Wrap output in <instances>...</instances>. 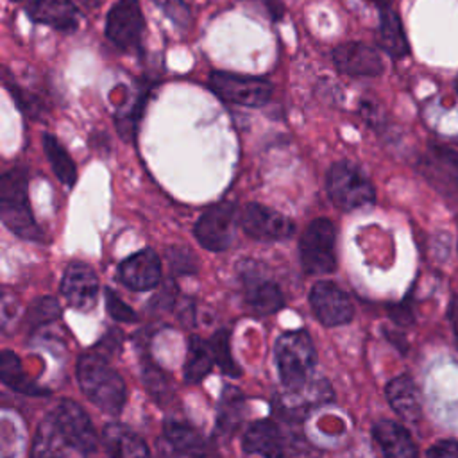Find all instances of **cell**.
<instances>
[{
    "instance_id": "15",
    "label": "cell",
    "mask_w": 458,
    "mask_h": 458,
    "mask_svg": "<svg viewBox=\"0 0 458 458\" xmlns=\"http://www.w3.org/2000/svg\"><path fill=\"white\" fill-rule=\"evenodd\" d=\"M25 13L34 23L59 32H72L81 21V13L72 0H29Z\"/></svg>"
},
{
    "instance_id": "4",
    "label": "cell",
    "mask_w": 458,
    "mask_h": 458,
    "mask_svg": "<svg viewBox=\"0 0 458 458\" xmlns=\"http://www.w3.org/2000/svg\"><path fill=\"white\" fill-rule=\"evenodd\" d=\"M327 193L333 204L344 211H354L376 200V191L369 177L349 161H336L329 168Z\"/></svg>"
},
{
    "instance_id": "9",
    "label": "cell",
    "mask_w": 458,
    "mask_h": 458,
    "mask_svg": "<svg viewBox=\"0 0 458 458\" xmlns=\"http://www.w3.org/2000/svg\"><path fill=\"white\" fill-rule=\"evenodd\" d=\"M236 208L229 200L209 206L195 224L197 242L213 252L225 250L233 242Z\"/></svg>"
},
{
    "instance_id": "24",
    "label": "cell",
    "mask_w": 458,
    "mask_h": 458,
    "mask_svg": "<svg viewBox=\"0 0 458 458\" xmlns=\"http://www.w3.org/2000/svg\"><path fill=\"white\" fill-rule=\"evenodd\" d=\"M215 363L211 344L200 336H190L188 340V356L184 363V381L188 385L200 383L211 370Z\"/></svg>"
},
{
    "instance_id": "1",
    "label": "cell",
    "mask_w": 458,
    "mask_h": 458,
    "mask_svg": "<svg viewBox=\"0 0 458 458\" xmlns=\"http://www.w3.org/2000/svg\"><path fill=\"white\" fill-rule=\"evenodd\" d=\"M77 379L84 395L97 408L109 415L122 411L127 399L125 383L100 352H88L79 358Z\"/></svg>"
},
{
    "instance_id": "26",
    "label": "cell",
    "mask_w": 458,
    "mask_h": 458,
    "mask_svg": "<svg viewBox=\"0 0 458 458\" xmlns=\"http://www.w3.org/2000/svg\"><path fill=\"white\" fill-rule=\"evenodd\" d=\"M41 143H43L45 156H47L55 177L64 186H73L75 181H77V168H75L73 159L70 157V154L63 147V143L55 136H52L50 132H45L41 136Z\"/></svg>"
},
{
    "instance_id": "16",
    "label": "cell",
    "mask_w": 458,
    "mask_h": 458,
    "mask_svg": "<svg viewBox=\"0 0 458 458\" xmlns=\"http://www.w3.org/2000/svg\"><path fill=\"white\" fill-rule=\"evenodd\" d=\"M422 175L438 190H458V156L444 147H433L420 159Z\"/></svg>"
},
{
    "instance_id": "20",
    "label": "cell",
    "mask_w": 458,
    "mask_h": 458,
    "mask_svg": "<svg viewBox=\"0 0 458 458\" xmlns=\"http://www.w3.org/2000/svg\"><path fill=\"white\" fill-rule=\"evenodd\" d=\"M374 4L379 7V29H377V39L379 47L394 59H403L408 55L410 47L408 39L401 23V18L392 9L390 0H374Z\"/></svg>"
},
{
    "instance_id": "18",
    "label": "cell",
    "mask_w": 458,
    "mask_h": 458,
    "mask_svg": "<svg viewBox=\"0 0 458 458\" xmlns=\"http://www.w3.org/2000/svg\"><path fill=\"white\" fill-rule=\"evenodd\" d=\"M247 453L259 454L263 458H283L284 456V438L279 426L274 420L263 419L252 422L242 440Z\"/></svg>"
},
{
    "instance_id": "34",
    "label": "cell",
    "mask_w": 458,
    "mask_h": 458,
    "mask_svg": "<svg viewBox=\"0 0 458 458\" xmlns=\"http://www.w3.org/2000/svg\"><path fill=\"white\" fill-rule=\"evenodd\" d=\"M104 299H106V308H107V313L118 320V322H136L138 320V315L136 311L127 306L111 288H106L104 290Z\"/></svg>"
},
{
    "instance_id": "31",
    "label": "cell",
    "mask_w": 458,
    "mask_h": 458,
    "mask_svg": "<svg viewBox=\"0 0 458 458\" xmlns=\"http://www.w3.org/2000/svg\"><path fill=\"white\" fill-rule=\"evenodd\" d=\"M141 372H143L145 388L150 392V395L157 403L168 401L172 395V385L165 376V372L159 367H156L150 360H145V363H141Z\"/></svg>"
},
{
    "instance_id": "25",
    "label": "cell",
    "mask_w": 458,
    "mask_h": 458,
    "mask_svg": "<svg viewBox=\"0 0 458 458\" xmlns=\"http://www.w3.org/2000/svg\"><path fill=\"white\" fill-rule=\"evenodd\" d=\"M0 377H2L4 385H7L9 388H13L16 392L25 394V395H48L47 388H43L38 383L25 377L20 358L9 349L2 351V354H0Z\"/></svg>"
},
{
    "instance_id": "17",
    "label": "cell",
    "mask_w": 458,
    "mask_h": 458,
    "mask_svg": "<svg viewBox=\"0 0 458 458\" xmlns=\"http://www.w3.org/2000/svg\"><path fill=\"white\" fill-rule=\"evenodd\" d=\"M243 299L247 306L258 315H272L284 306V297L281 288L258 274H243Z\"/></svg>"
},
{
    "instance_id": "22",
    "label": "cell",
    "mask_w": 458,
    "mask_h": 458,
    "mask_svg": "<svg viewBox=\"0 0 458 458\" xmlns=\"http://www.w3.org/2000/svg\"><path fill=\"white\" fill-rule=\"evenodd\" d=\"M100 440L109 458H150L145 442L120 422H107Z\"/></svg>"
},
{
    "instance_id": "8",
    "label": "cell",
    "mask_w": 458,
    "mask_h": 458,
    "mask_svg": "<svg viewBox=\"0 0 458 458\" xmlns=\"http://www.w3.org/2000/svg\"><path fill=\"white\" fill-rule=\"evenodd\" d=\"M54 424L59 437L73 449L82 454H89L97 449V433L88 413L70 399L59 401L54 415Z\"/></svg>"
},
{
    "instance_id": "3",
    "label": "cell",
    "mask_w": 458,
    "mask_h": 458,
    "mask_svg": "<svg viewBox=\"0 0 458 458\" xmlns=\"http://www.w3.org/2000/svg\"><path fill=\"white\" fill-rule=\"evenodd\" d=\"M27 172L20 166L7 170L0 179V216L4 225L16 236L30 242H41L27 193Z\"/></svg>"
},
{
    "instance_id": "13",
    "label": "cell",
    "mask_w": 458,
    "mask_h": 458,
    "mask_svg": "<svg viewBox=\"0 0 458 458\" xmlns=\"http://www.w3.org/2000/svg\"><path fill=\"white\" fill-rule=\"evenodd\" d=\"M61 293L66 302L77 311H91L98 299V279L93 268L86 263L73 261L66 267Z\"/></svg>"
},
{
    "instance_id": "11",
    "label": "cell",
    "mask_w": 458,
    "mask_h": 458,
    "mask_svg": "<svg viewBox=\"0 0 458 458\" xmlns=\"http://www.w3.org/2000/svg\"><path fill=\"white\" fill-rule=\"evenodd\" d=\"M310 304L315 317L324 326H342L354 315L349 295L331 281H318L310 292Z\"/></svg>"
},
{
    "instance_id": "2",
    "label": "cell",
    "mask_w": 458,
    "mask_h": 458,
    "mask_svg": "<svg viewBox=\"0 0 458 458\" xmlns=\"http://www.w3.org/2000/svg\"><path fill=\"white\" fill-rule=\"evenodd\" d=\"M276 365L288 392H299L310 385L317 363L311 336L304 329L283 333L274 345Z\"/></svg>"
},
{
    "instance_id": "19",
    "label": "cell",
    "mask_w": 458,
    "mask_h": 458,
    "mask_svg": "<svg viewBox=\"0 0 458 458\" xmlns=\"http://www.w3.org/2000/svg\"><path fill=\"white\" fill-rule=\"evenodd\" d=\"M386 399L394 411L406 422L417 424L422 419V404L415 381L408 374H401L386 385Z\"/></svg>"
},
{
    "instance_id": "12",
    "label": "cell",
    "mask_w": 458,
    "mask_h": 458,
    "mask_svg": "<svg viewBox=\"0 0 458 458\" xmlns=\"http://www.w3.org/2000/svg\"><path fill=\"white\" fill-rule=\"evenodd\" d=\"M331 57L338 72L352 77H376L385 70V63L377 48L361 41L336 45Z\"/></svg>"
},
{
    "instance_id": "29",
    "label": "cell",
    "mask_w": 458,
    "mask_h": 458,
    "mask_svg": "<svg viewBox=\"0 0 458 458\" xmlns=\"http://www.w3.org/2000/svg\"><path fill=\"white\" fill-rule=\"evenodd\" d=\"M57 435H59V431L54 424L52 415L47 417L45 420H41L38 433L34 437L30 458H61V453L57 447V438H55Z\"/></svg>"
},
{
    "instance_id": "23",
    "label": "cell",
    "mask_w": 458,
    "mask_h": 458,
    "mask_svg": "<svg viewBox=\"0 0 458 458\" xmlns=\"http://www.w3.org/2000/svg\"><path fill=\"white\" fill-rule=\"evenodd\" d=\"M165 437L172 444L174 449L190 456V458H206L208 456V442L204 437L188 422L168 419L165 422Z\"/></svg>"
},
{
    "instance_id": "14",
    "label": "cell",
    "mask_w": 458,
    "mask_h": 458,
    "mask_svg": "<svg viewBox=\"0 0 458 458\" xmlns=\"http://www.w3.org/2000/svg\"><path fill=\"white\" fill-rule=\"evenodd\" d=\"M118 276L122 283L134 292L152 290L161 281L159 258L152 249L138 250L120 263Z\"/></svg>"
},
{
    "instance_id": "10",
    "label": "cell",
    "mask_w": 458,
    "mask_h": 458,
    "mask_svg": "<svg viewBox=\"0 0 458 458\" xmlns=\"http://www.w3.org/2000/svg\"><path fill=\"white\" fill-rule=\"evenodd\" d=\"M240 225L249 236L263 242L286 240L295 231L290 218L272 208L256 202H250L242 209Z\"/></svg>"
},
{
    "instance_id": "33",
    "label": "cell",
    "mask_w": 458,
    "mask_h": 458,
    "mask_svg": "<svg viewBox=\"0 0 458 458\" xmlns=\"http://www.w3.org/2000/svg\"><path fill=\"white\" fill-rule=\"evenodd\" d=\"M163 13L165 16L174 21L179 29L186 30L191 23V14L184 0H152Z\"/></svg>"
},
{
    "instance_id": "27",
    "label": "cell",
    "mask_w": 458,
    "mask_h": 458,
    "mask_svg": "<svg viewBox=\"0 0 458 458\" xmlns=\"http://www.w3.org/2000/svg\"><path fill=\"white\" fill-rule=\"evenodd\" d=\"M148 89H150V86L141 88L138 97L134 98V102L127 104L123 109H118V113L114 114V125L123 141H132L138 132L145 106L148 102Z\"/></svg>"
},
{
    "instance_id": "21",
    "label": "cell",
    "mask_w": 458,
    "mask_h": 458,
    "mask_svg": "<svg viewBox=\"0 0 458 458\" xmlns=\"http://www.w3.org/2000/svg\"><path fill=\"white\" fill-rule=\"evenodd\" d=\"M372 435L383 451L385 458H419L415 442L406 428L394 420H379L372 428Z\"/></svg>"
},
{
    "instance_id": "32",
    "label": "cell",
    "mask_w": 458,
    "mask_h": 458,
    "mask_svg": "<svg viewBox=\"0 0 458 458\" xmlns=\"http://www.w3.org/2000/svg\"><path fill=\"white\" fill-rule=\"evenodd\" d=\"M211 344V351H213V358L215 363L222 369L224 374L238 377L240 376V369L234 363L233 356H231V347H229V335L225 329H218L213 338L209 340Z\"/></svg>"
},
{
    "instance_id": "36",
    "label": "cell",
    "mask_w": 458,
    "mask_h": 458,
    "mask_svg": "<svg viewBox=\"0 0 458 458\" xmlns=\"http://www.w3.org/2000/svg\"><path fill=\"white\" fill-rule=\"evenodd\" d=\"M428 458H458V442L438 440L428 449Z\"/></svg>"
},
{
    "instance_id": "30",
    "label": "cell",
    "mask_w": 458,
    "mask_h": 458,
    "mask_svg": "<svg viewBox=\"0 0 458 458\" xmlns=\"http://www.w3.org/2000/svg\"><path fill=\"white\" fill-rule=\"evenodd\" d=\"M59 317H61V306H59L57 299L39 297L29 306V310L25 313V326L29 327V331H32V329H36L43 324H48Z\"/></svg>"
},
{
    "instance_id": "37",
    "label": "cell",
    "mask_w": 458,
    "mask_h": 458,
    "mask_svg": "<svg viewBox=\"0 0 458 458\" xmlns=\"http://www.w3.org/2000/svg\"><path fill=\"white\" fill-rule=\"evenodd\" d=\"M250 2L259 4L272 21L281 20L284 14V4L281 0H250Z\"/></svg>"
},
{
    "instance_id": "5",
    "label": "cell",
    "mask_w": 458,
    "mask_h": 458,
    "mask_svg": "<svg viewBox=\"0 0 458 458\" xmlns=\"http://www.w3.org/2000/svg\"><path fill=\"white\" fill-rule=\"evenodd\" d=\"M336 231L329 218H315L304 229L299 242L301 265L306 274L324 276L335 270Z\"/></svg>"
},
{
    "instance_id": "28",
    "label": "cell",
    "mask_w": 458,
    "mask_h": 458,
    "mask_svg": "<svg viewBox=\"0 0 458 458\" xmlns=\"http://www.w3.org/2000/svg\"><path fill=\"white\" fill-rule=\"evenodd\" d=\"M243 397L242 392L234 386H225L222 394V401L218 406V426L222 431L231 433L242 417Z\"/></svg>"
},
{
    "instance_id": "38",
    "label": "cell",
    "mask_w": 458,
    "mask_h": 458,
    "mask_svg": "<svg viewBox=\"0 0 458 458\" xmlns=\"http://www.w3.org/2000/svg\"><path fill=\"white\" fill-rule=\"evenodd\" d=\"M13 2H27V0H13Z\"/></svg>"
},
{
    "instance_id": "39",
    "label": "cell",
    "mask_w": 458,
    "mask_h": 458,
    "mask_svg": "<svg viewBox=\"0 0 458 458\" xmlns=\"http://www.w3.org/2000/svg\"><path fill=\"white\" fill-rule=\"evenodd\" d=\"M456 91H458V79H456Z\"/></svg>"
},
{
    "instance_id": "6",
    "label": "cell",
    "mask_w": 458,
    "mask_h": 458,
    "mask_svg": "<svg viewBox=\"0 0 458 458\" xmlns=\"http://www.w3.org/2000/svg\"><path fill=\"white\" fill-rule=\"evenodd\" d=\"M208 84L218 98L243 107H261L272 97V84L268 81L225 70L211 72Z\"/></svg>"
},
{
    "instance_id": "35",
    "label": "cell",
    "mask_w": 458,
    "mask_h": 458,
    "mask_svg": "<svg viewBox=\"0 0 458 458\" xmlns=\"http://www.w3.org/2000/svg\"><path fill=\"white\" fill-rule=\"evenodd\" d=\"M166 258L170 261V270L177 272V274H193L197 270V263L193 254L188 249H170L166 252Z\"/></svg>"
},
{
    "instance_id": "7",
    "label": "cell",
    "mask_w": 458,
    "mask_h": 458,
    "mask_svg": "<svg viewBox=\"0 0 458 458\" xmlns=\"http://www.w3.org/2000/svg\"><path fill=\"white\" fill-rule=\"evenodd\" d=\"M145 18L138 0H118L106 18V38L120 50H140Z\"/></svg>"
}]
</instances>
